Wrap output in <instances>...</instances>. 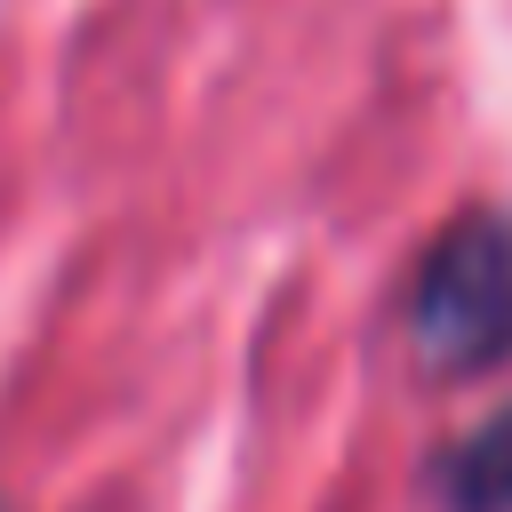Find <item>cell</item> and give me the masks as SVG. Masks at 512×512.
<instances>
[{
    "label": "cell",
    "mask_w": 512,
    "mask_h": 512,
    "mask_svg": "<svg viewBox=\"0 0 512 512\" xmlns=\"http://www.w3.org/2000/svg\"><path fill=\"white\" fill-rule=\"evenodd\" d=\"M416 360L440 376H480L512 360V216L480 208L432 240L408 288Z\"/></svg>",
    "instance_id": "cell-1"
},
{
    "label": "cell",
    "mask_w": 512,
    "mask_h": 512,
    "mask_svg": "<svg viewBox=\"0 0 512 512\" xmlns=\"http://www.w3.org/2000/svg\"><path fill=\"white\" fill-rule=\"evenodd\" d=\"M432 488L448 512H512V408H496L488 424H472L440 464Z\"/></svg>",
    "instance_id": "cell-2"
}]
</instances>
